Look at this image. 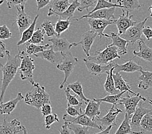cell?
I'll return each instance as SVG.
<instances>
[{"label":"cell","mask_w":152,"mask_h":134,"mask_svg":"<svg viewBox=\"0 0 152 134\" xmlns=\"http://www.w3.org/2000/svg\"><path fill=\"white\" fill-rule=\"evenodd\" d=\"M66 112L72 117H77L83 114L82 107L69 106V105H67V108H66Z\"/></svg>","instance_id":"cell-45"},{"label":"cell","mask_w":152,"mask_h":134,"mask_svg":"<svg viewBox=\"0 0 152 134\" xmlns=\"http://www.w3.org/2000/svg\"><path fill=\"white\" fill-rule=\"evenodd\" d=\"M34 56L37 57L45 59L53 64H58L62 61V56H61V52H55L52 48V46L42 52L34 54Z\"/></svg>","instance_id":"cell-20"},{"label":"cell","mask_w":152,"mask_h":134,"mask_svg":"<svg viewBox=\"0 0 152 134\" xmlns=\"http://www.w3.org/2000/svg\"><path fill=\"white\" fill-rule=\"evenodd\" d=\"M0 56L1 57H4V54L6 52V48H5V44L3 41H0Z\"/></svg>","instance_id":"cell-52"},{"label":"cell","mask_w":152,"mask_h":134,"mask_svg":"<svg viewBox=\"0 0 152 134\" xmlns=\"http://www.w3.org/2000/svg\"><path fill=\"white\" fill-rule=\"evenodd\" d=\"M38 17L39 15L38 14V15H37V16L34 17V20L32 21L31 26L23 32V34L20 36V40L17 43V46H19L21 45L25 44V43H27L31 39L32 36L33 35V34L34 32L36 24H37Z\"/></svg>","instance_id":"cell-30"},{"label":"cell","mask_w":152,"mask_h":134,"mask_svg":"<svg viewBox=\"0 0 152 134\" xmlns=\"http://www.w3.org/2000/svg\"><path fill=\"white\" fill-rule=\"evenodd\" d=\"M59 118L58 115L55 113H53L50 114L49 115H47L45 117V126L46 129H50V126H51L54 122H59Z\"/></svg>","instance_id":"cell-44"},{"label":"cell","mask_w":152,"mask_h":134,"mask_svg":"<svg viewBox=\"0 0 152 134\" xmlns=\"http://www.w3.org/2000/svg\"><path fill=\"white\" fill-rule=\"evenodd\" d=\"M45 34H46L44 30H41L40 28H38L37 30L34 31L33 35L32 36L31 39L28 42L37 45L40 44V43H42L43 41H44Z\"/></svg>","instance_id":"cell-41"},{"label":"cell","mask_w":152,"mask_h":134,"mask_svg":"<svg viewBox=\"0 0 152 134\" xmlns=\"http://www.w3.org/2000/svg\"><path fill=\"white\" fill-rule=\"evenodd\" d=\"M143 34L148 40L152 39V28L150 27H145L143 29Z\"/></svg>","instance_id":"cell-50"},{"label":"cell","mask_w":152,"mask_h":134,"mask_svg":"<svg viewBox=\"0 0 152 134\" xmlns=\"http://www.w3.org/2000/svg\"><path fill=\"white\" fill-rule=\"evenodd\" d=\"M104 37H107L111 38L112 43L109 46H115L120 50L121 55H124L128 52V46L129 44V41L126 40L125 39L122 38L121 35L115 32H111V34L109 35L107 34H104Z\"/></svg>","instance_id":"cell-16"},{"label":"cell","mask_w":152,"mask_h":134,"mask_svg":"<svg viewBox=\"0 0 152 134\" xmlns=\"http://www.w3.org/2000/svg\"><path fill=\"white\" fill-rule=\"evenodd\" d=\"M21 132H23V126L18 120L14 119L12 121L8 122L4 117L0 127V134H18Z\"/></svg>","instance_id":"cell-15"},{"label":"cell","mask_w":152,"mask_h":134,"mask_svg":"<svg viewBox=\"0 0 152 134\" xmlns=\"http://www.w3.org/2000/svg\"><path fill=\"white\" fill-rule=\"evenodd\" d=\"M147 99H148V98H147ZM148 101H149V103L152 105V100H151V99H148Z\"/></svg>","instance_id":"cell-56"},{"label":"cell","mask_w":152,"mask_h":134,"mask_svg":"<svg viewBox=\"0 0 152 134\" xmlns=\"http://www.w3.org/2000/svg\"><path fill=\"white\" fill-rule=\"evenodd\" d=\"M33 88L28 91L25 97V103L30 106L39 109L43 104L50 103V96L45 91L44 86H42L38 83L33 85Z\"/></svg>","instance_id":"cell-2"},{"label":"cell","mask_w":152,"mask_h":134,"mask_svg":"<svg viewBox=\"0 0 152 134\" xmlns=\"http://www.w3.org/2000/svg\"><path fill=\"white\" fill-rule=\"evenodd\" d=\"M12 33L10 31L9 28L7 25H4L0 27V39H7L12 37Z\"/></svg>","instance_id":"cell-46"},{"label":"cell","mask_w":152,"mask_h":134,"mask_svg":"<svg viewBox=\"0 0 152 134\" xmlns=\"http://www.w3.org/2000/svg\"><path fill=\"white\" fill-rule=\"evenodd\" d=\"M133 15H130L129 12H123L122 15L119 16V18L117 20L116 22V25H117L118 34L121 35L125 33L129 28L135 25L139 21H133L132 20Z\"/></svg>","instance_id":"cell-14"},{"label":"cell","mask_w":152,"mask_h":134,"mask_svg":"<svg viewBox=\"0 0 152 134\" xmlns=\"http://www.w3.org/2000/svg\"><path fill=\"white\" fill-rule=\"evenodd\" d=\"M25 6L20 5V7H16L18 12L16 14V19L14 21V23L16 24L18 28L20 36L23 34V32L31 26L32 21L30 16L25 12Z\"/></svg>","instance_id":"cell-11"},{"label":"cell","mask_w":152,"mask_h":134,"mask_svg":"<svg viewBox=\"0 0 152 134\" xmlns=\"http://www.w3.org/2000/svg\"><path fill=\"white\" fill-rule=\"evenodd\" d=\"M97 0H80V6L78 9V10L82 12V10L86 9L89 12V8L96 5Z\"/></svg>","instance_id":"cell-43"},{"label":"cell","mask_w":152,"mask_h":134,"mask_svg":"<svg viewBox=\"0 0 152 134\" xmlns=\"http://www.w3.org/2000/svg\"><path fill=\"white\" fill-rule=\"evenodd\" d=\"M71 24V23L70 19L63 20L58 18V20L57 22L55 24V30L58 34V36L59 37L61 33L67 30Z\"/></svg>","instance_id":"cell-37"},{"label":"cell","mask_w":152,"mask_h":134,"mask_svg":"<svg viewBox=\"0 0 152 134\" xmlns=\"http://www.w3.org/2000/svg\"><path fill=\"white\" fill-rule=\"evenodd\" d=\"M67 87L69 88L70 90H71L73 92H74L76 93V95L78 96L82 101H84L86 104L89 102L90 99L87 98V97L84 96L83 86L82 85V83L79 81L71 83V84H69Z\"/></svg>","instance_id":"cell-31"},{"label":"cell","mask_w":152,"mask_h":134,"mask_svg":"<svg viewBox=\"0 0 152 134\" xmlns=\"http://www.w3.org/2000/svg\"><path fill=\"white\" fill-rule=\"evenodd\" d=\"M109 1H110V0H109Z\"/></svg>","instance_id":"cell-58"},{"label":"cell","mask_w":152,"mask_h":134,"mask_svg":"<svg viewBox=\"0 0 152 134\" xmlns=\"http://www.w3.org/2000/svg\"><path fill=\"white\" fill-rule=\"evenodd\" d=\"M116 7H111V8H106L99 9L95 12L90 14H86L82 16L77 20H82L83 18H93V19H104L107 20H111V19L115 20L114 14L115 12Z\"/></svg>","instance_id":"cell-17"},{"label":"cell","mask_w":152,"mask_h":134,"mask_svg":"<svg viewBox=\"0 0 152 134\" xmlns=\"http://www.w3.org/2000/svg\"><path fill=\"white\" fill-rule=\"evenodd\" d=\"M83 61H84L89 73L95 76H100L102 74H107L108 72L110 71L111 68L116 64V63H114L113 61L107 64H99L90 61L88 58H84Z\"/></svg>","instance_id":"cell-8"},{"label":"cell","mask_w":152,"mask_h":134,"mask_svg":"<svg viewBox=\"0 0 152 134\" xmlns=\"http://www.w3.org/2000/svg\"><path fill=\"white\" fill-rule=\"evenodd\" d=\"M4 0H1L0 4H2ZM7 3V7L9 9L12 8L13 7H17L18 5H25L28 0H6Z\"/></svg>","instance_id":"cell-47"},{"label":"cell","mask_w":152,"mask_h":134,"mask_svg":"<svg viewBox=\"0 0 152 134\" xmlns=\"http://www.w3.org/2000/svg\"><path fill=\"white\" fill-rule=\"evenodd\" d=\"M49 41L52 43V48L55 52H66L70 50L73 46V43H70L66 38H59L58 36H54L51 39H49Z\"/></svg>","instance_id":"cell-21"},{"label":"cell","mask_w":152,"mask_h":134,"mask_svg":"<svg viewBox=\"0 0 152 134\" xmlns=\"http://www.w3.org/2000/svg\"><path fill=\"white\" fill-rule=\"evenodd\" d=\"M113 78L115 81V87L118 91L124 92H128L129 93H132L134 96H141L140 93H135L132 91L128 81L124 80V78H122V76L121 75L120 72H114L113 71Z\"/></svg>","instance_id":"cell-24"},{"label":"cell","mask_w":152,"mask_h":134,"mask_svg":"<svg viewBox=\"0 0 152 134\" xmlns=\"http://www.w3.org/2000/svg\"><path fill=\"white\" fill-rule=\"evenodd\" d=\"M37 3V10H39L43 7L48 5L52 0H36Z\"/></svg>","instance_id":"cell-49"},{"label":"cell","mask_w":152,"mask_h":134,"mask_svg":"<svg viewBox=\"0 0 152 134\" xmlns=\"http://www.w3.org/2000/svg\"><path fill=\"white\" fill-rule=\"evenodd\" d=\"M97 35L98 34L96 33L91 30L87 31L82 34L81 40L78 43H73V46H77L78 45H81L82 49L84 50L86 55L87 56V57H89L90 56L89 51L91 50V46L94 41H95V39Z\"/></svg>","instance_id":"cell-13"},{"label":"cell","mask_w":152,"mask_h":134,"mask_svg":"<svg viewBox=\"0 0 152 134\" xmlns=\"http://www.w3.org/2000/svg\"><path fill=\"white\" fill-rule=\"evenodd\" d=\"M63 119L65 121L76 123L85 126H88L91 128H97L100 130H102V126L99 125L91 117H88L84 113L78 115L77 117H72L71 115L66 114H64L63 116Z\"/></svg>","instance_id":"cell-9"},{"label":"cell","mask_w":152,"mask_h":134,"mask_svg":"<svg viewBox=\"0 0 152 134\" xmlns=\"http://www.w3.org/2000/svg\"><path fill=\"white\" fill-rule=\"evenodd\" d=\"M18 52L20 53L21 58V63L18 69V74H20V78L22 80H27L33 86L35 82L33 79V71L35 69L34 64V59L27 54L24 51H21L18 49Z\"/></svg>","instance_id":"cell-4"},{"label":"cell","mask_w":152,"mask_h":134,"mask_svg":"<svg viewBox=\"0 0 152 134\" xmlns=\"http://www.w3.org/2000/svg\"><path fill=\"white\" fill-rule=\"evenodd\" d=\"M148 18L149 17H146L142 21H139L137 24L129 28L125 33L121 35V37L128 41L129 43H132V44L142 39L141 36L143 34V29L145 27V24Z\"/></svg>","instance_id":"cell-6"},{"label":"cell","mask_w":152,"mask_h":134,"mask_svg":"<svg viewBox=\"0 0 152 134\" xmlns=\"http://www.w3.org/2000/svg\"><path fill=\"white\" fill-rule=\"evenodd\" d=\"M130 119L131 118L129 116V115L126 113L124 121H122L121 126H119L115 134H133V130L131 124H130Z\"/></svg>","instance_id":"cell-35"},{"label":"cell","mask_w":152,"mask_h":134,"mask_svg":"<svg viewBox=\"0 0 152 134\" xmlns=\"http://www.w3.org/2000/svg\"><path fill=\"white\" fill-rule=\"evenodd\" d=\"M62 56V61L59 64L56 65L58 69L64 72L65 78L64 81L61 83L60 88L62 89L64 85L67 81V79L73 72L74 68L78 63V59L72 55L71 52L68 51L66 52H61Z\"/></svg>","instance_id":"cell-5"},{"label":"cell","mask_w":152,"mask_h":134,"mask_svg":"<svg viewBox=\"0 0 152 134\" xmlns=\"http://www.w3.org/2000/svg\"><path fill=\"white\" fill-rule=\"evenodd\" d=\"M5 54L7 56V62L5 65L1 64V69L3 73L1 96H0L1 103L3 102V97L7 88H8L9 84L13 80L15 75L18 73V69L21 63L20 52L15 56H11L10 52L6 50Z\"/></svg>","instance_id":"cell-1"},{"label":"cell","mask_w":152,"mask_h":134,"mask_svg":"<svg viewBox=\"0 0 152 134\" xmlns=\"http://www.w3.org/2000/svg\"><path fill=\"white\" fill-rule=\"evenodd\" d=\"M43 29L45 30V34L49 37H54L58 36V34L55 30V25H54L51 21L49 20H44L41 25Z\"/></svg>","instance_id":"cell-40"},{"label":"cell","mask_w":152,"mask_h":134,"mask_svg":"<svg viewBox=\"0 0 152 134\" xmlns=\"http://www.w3.org/2000/svg\"><path fill=\"white\" fill-rule=\"evenodd\" d=\"M140 128L143 133L152 132V110L143 117L140 122Z\"/></svg>","instance_id":"cell-36"},{"label":"cell","mask_w":152,"mask_h":134,"mask_svg":"<svg viewBox=\"0 0 152 134\" xmlns=\"http://www.w3.org/2000/svg\"><path fill=\"white\" fill-rule=\"evenodd\" d=\"M70 89L69 88H66L65 89V92H66V96L67 100V105L69 106L82 107V103L79 101L77 98V96H73L70 93Z\"/></svg>","instance_id":"cell-42"},{"label":"cell","mask_w":152,"mask_h":134,"mask_svg":"<svg viewBox=\"0 0 152 134\" xmlns=\"http://www.w3.org/2000/svg\"><path fill=\"white\" fill-rule=\"evenodd\" d=\"M23 99H25V97L23 96L22 93L19 92L18 93L16 98L12 99L5 103L1 102L0 104V113L2 115L10 114L16 108L18 103Z\"/></svg>","instance_id":"cell-25"},{"label":"cell","mask_w":152,"mask_h":134,"mask_svg":"<svg viewBox=\"0 0 152 134\" xmlns=\"http://www.w3.org/2000/svg\"><path fill=\"white\" fill-rule=\"evenodd\" d=\"M117 3L121 6L123 12L129 13L143 6L140 3L139 0H117Z\"/></svg>","instance_id":"cell-27"},{"label":"cell","mask_w":152,"mask_h":134,"mask_svg":"<svg viewBox=\"0 0 152 134\" xmlns=\"http://www.w3.org/2000/svg\"><path fill=\"white\" fill-rule=\"evenodd\" d=\"M88 22L90 26L91 30L96 33L100 36V38L101 39L104 36V31L106 29V28L110 25L116 24L117 20H107L104 19H93V18H89Z\"/></svg>","instance_id":"cell-12"},{"label":"cell","mask_w":152,"mask_h":134,"mask_svg":"<svg viewBox=\"0 0 152 134\" xmlns=\"http://www.w3.org/2000/svg\"><path fill=\"white\" fill-rule=\"evenodd\" d=\"M25 45V48H26V52L28 55H34L36 54H38L42 52L45 50H48L51 47V45L49 44H47L45 45H37L33 44V43H31L29 42H27Z\"/></svg>","instance_id":"cell-33"},{"label":"cell","mask_w":152,"mask_h":134,"mask_svg":"<svg viewBox=\"0 0 152 134\" xmlns=\"http://www.w3.org/2000/svg\"><path fill=\"white\" fill-rule=\"evenodd\" d=\"M80 6V2L79 0H73V3H71L66 11L59 14L58 16H57V17L63 20L71 19V17H73L75 12L76 11V10L79 8Z\"/></svg>","instance_id":"cell-32"},{"label":"cell","mask_w":152,"mask_h":134,"mask_svg":"<svg viewBox=\"0 0 152 134\" xmlns=\"http://www.w3.org/2000/svg\"><path fill=\"white\" fill-rule=\"evenodd\" d=\"M122 110L121 108H115V105L113 104L110 111L107 112V114L102 118H97L96 121H100L103 126H115L117 125V117L118 114L122 113Z\"/></svg>","instance_id":"cell-19"},{"label":"cell","mask_w":152,"mask_h":134,"mask_svg":"<svg viewBox=\"0 0 152 134\" xmlns=\"http://www.w3.org/2000/svg\"><path fill=\"white\" fill-rule=\"evenodd\" d=\"M118 49L115 46L106 45V49L97 50L93 56L87 57L89 60L99 64H107L112 62L115 59H120L121 56L118 54Z\"/></svg>","instance_id":"cell-3"},{"label":"cell","mask_w":152,"mask_h":134,"mask_svg":"<svg viewBox=\"0 0 152 134\" xmlns=\"http://www.w3.org/2000/svg\"><path fill=\"white\" fill-rule=\"evenodd\" d=\"M60 134H70V129L69 128L68 122L65 121L64 125L61 126V130H59Z\"/></svg>","instance_id":"cell-51"},{"label":"cell","mask_w":152,"mask_h":134,"mask_svg":"<svg viewBox=\"0 0 152 134\" xmlns=\"http://www.w3.org/2000/svg\"><path fill=\"white\" fill-rule=\"evenodd\" d=\"M67 122V121H66ZM68 122V126L70 130L73 131L75 134H89L91 128L73 122Z\"/></svg>","instance_id":"cell-38"},{"label":"cell","mask_w":152,"mask_h":134,"mask_svg":"<svg viewBox=\"0 0 152 134\" xmlns=\"http://www.w3.org/2000/svg\"><path fill=\"white\" fill-rule=\"evenodd\" d=\"M139 77L138 87L144 90L152 88V72L142 70Z\"/></svg>","instance_id":"cell-28"},{"label":"cell","mask_w":152,"mask_h":134,"mask_svg":"<svg viewBox=\"0 0 152 134\" xmlns=\"http://www.w3.org/2000/svg\"><path fill=\"white\" fill-rule=\"evenodd\" d=\"M70 5L69 0H53L50 3L48 16H58L66 11Z\"/></svg>","instance_id":"cell-18"},{"label":"cell","mask_w":152,"mask_h":134,"mask_svg":"<svg viewBox=\"0 0 152 134\" xmlns=\"http://www.w3.org/2000/svg\"><path fill=\"white\" fill-rule=\"evenodd\" d=\"M148 10L150 12V16L152 17V5L149 7V9H148Z\"/></svg>","instance_id":"cell-55"},{"label":"cell","mask_w":152,"mask_h":134,"mask_svg":"<svg viewBox=\"0 0 152 134\" xmlns=\"http://www.w3.org/2000/svg\"><path fill=\"white\" fill-rule=\"evenodd\" d=\"M23 134H28L27 130L25 127V126H23Z\"/></svg>","instance_id":"cell-54"},{"label":"cell","mask_w":152,"mask_h":134,"mask_svg":"<svg viewBox=\"0 0 152 134\" xmlns=\"http://www.w3.org/2000/svg\"><path fill=\"white\" fill-rule=\"evenodd\" d=\"M141 100L146 101L148 99L142 96H138L133 95V96H130L128 94L126 97H122L120 105L124 106L126 113H127L130 118H132Z\"/></svg>","instance_id":"cell-10"},{"label":"cell","mask_w":152,"mask_h":134,"mask_svg":"<svg viewBox=\"0 0 152 134\" xmlns=\"http://www.w3.org/2000/svg\"><path fill=\"white\" fill-rule=\"evenodd\" d=\"M111 7H120V8H121V6L117 4V3H113L109 1H106V0H97V3L95 5V8L91 11H89L88 14H91L93 12H95L99 9L111 8Z\"/></svg>","instance_id":"cell-39"},{"label":"cell","mask_w":152,"mask_h":134,"mask_svg":"<svg viewBox=\"0 0 152 134\" xmlns=\"http://www.w3.org/2000/svg\"><path fill=\"white\" fill-rule=\"evenodd\" d=\"M41 112L43 117L52 114V106L50 103H46L41 107Z\"/></svg>","instance_id":"cell-48"},{"label":"cell","mask_w":152,"mask_h":134,"mask_svg":"<svg viewBox=\"0 0 152 134\" xmlns=\"http://www.w3.org/2000/svg\"><path fill=\"white\" fill-rule=\"evenodd\" d=\"M113 126H107V127L104 130H102V131H101L99 133H95L94 134H109V133L110 132L111 130L113 127Z\"/></svg>","instance_id":"cell-53"},{"label":"cell","mask_w":152,"mask_h":134,"mask_svg":"<svg viewBox=\"0 0 152 134\" xmlns=\"http://www.w3.org/2000/svg\"><path fill=\"white\" fill-rule=\"evenodd\" d=\"M111 1H112V0H110V2H111Z\"/></svg>","instance_id":"cell-57"},{"label":"cell","mask_w":152,"mask_h":134,"mask_svg":"<svg viewBox=\"0 0 152 134\" xmlns=\"http://www.w3.org/2000/svg\"><path fill=\"white\" fill-rule=\"evenodd\" d=\"M100 101L90 100L89 102L87 104L84 114L88 115V117H91L93 120H95V119L99 118V115H100Z\"/></svg>","instance_id":"cell-26"},{"label":"cell","mask_w":152,"mask_h":134,"mask_svg":"<svg viewBox=\"0 0 152 134\" xmlns=\"http://www.w3.org/2000/svg\"><path fill=\"white\" fill-rule=\"evenodd\" d=\"M115 65L114 67H112L110 71H109L107 73L106 81L104 85L105 90H106L107 93H109V94H112V95H113V94H117L119 92L115 87V81L113 78V71L115 70Z\"/></svg>","instance_id":"cell-29"},{"label":"cell","mask_w":152,"mask_h":134,"mask_svg":"<svg viewBox=\"0 0 152 134\" xmlns=\"http://www.w3.org/2000/svg\"><path fill=\"white\" fill-rule=\"evenodd\" d=\"M124 92H121L117 94H110L104 98H98V99H93V100L95 101H100V102H105L107 103H111L114 105L116 104H121L122 96L124 94Z\"/></svg>","instance_id":"cell-34"},{"label":"cell","mask_w":152,"mask_h":134,"mask_svg":"<svg viewBox=\"0 0 152 134\" xmlns=\"http://www.w3.org/2000/svg\"><path fill=\"white\" fill-rule=\"evenodd\" d=\"M151 110L152 109H148L144 107V104H139L135 113L130 119V124L133 130V134H144L140 128V122L144 115Z\"/></svg>","instance_id":"cell-7"},{"label":"cell","mask_w":152,"mask_h":134,"mask_svg":"<svg viewBox=\"0 0 152 134\" xmlns=\"http://www.w3.org/2000/svg\"><path fill=\"white\" fill-rule=\"evenodd\" d=\"M143 69L142 67L136 63L135 61H132V59L126 60L124 64H116L114 72H124L127 73H133L135 72H141Z\"/></svg>","instance_id":"cell-22"},{"label":"cell","mask_w":152,"mask_h":134,"mask_svg":"<svg viewBox=\"0 0 152 134\" xmlns=\"http://www.w3.org/2000/svg\"><path fill=\"white\" fill-rule=\"evenodd\" d=\"M138 45L139 51L137 52L136 50H133V52L135 57H139V58L142 59L148 62H152V49L148 46L142 39L139 40ZM135 57H133L132 59Z\"/></svg>","instance_id":"cell-23"}]
</instances>
